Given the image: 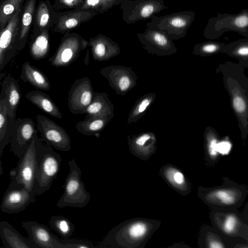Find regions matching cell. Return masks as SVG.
<instances>
[{"label": "cell", "mask_w": 248, "mask_h": 248, "mask_svg": "<svg viewBox=\"0 0 248 248\" xmlns=\"http://www.w3.org/2000/svg\"><path fill=\"white\" fill-rule=\"evenodd\" d=\"M120 5L122 19L127 24L150 19L168 7L164 0H124Z\"/></svg>", "instance_id": "12"}, {"label": "cell", "mask_w": 248, "mask_h": 248, "mask_svg": "<svg viewBox=\"0 0 248 248\" xmlns=\"http://www.w3.org/2000/svg\"><path fill=\"white\" fill-rule=\"evenodd\" d=\"M20 78L24 83L29 82L37 89L45 91L50 89V84L46 76L29 62L22 65Z\"/></svg>", "instance_id": "31"}, {"label": "cell", "mask_w": 248, "mask_h": 248, "mask_svg": "<svg viewBox=\"0 0 248 248\" xmlns=\"http://www.w3.org/2000/svg\"><path fill=\"white\" fill-rule=\"evenodd\" d=\"M0 85L4 92L9 115L16 119V110L21 95L18 82L10 74H8L3 78Z\"/></svg>", "instance_id": "28"}, {"label": "cell", "mask_w": 248, "mask_h": 248, "mask_svg": "<svg viewBox=\"0 0 248 248\" xmlns=\"http://www.w3.org/2000/svg\"><path fill=\"white\" fill-rule=\"evenodd\" d=\"M225 45L224 43L209 41L195 45L193 51L197 55L207 56L222 51Z\"/></svg>", "instance_id": "40"}, {"label": "cell", "mask_w": 248, "mask_h": 248, "mask_svg": "<svg viewBox=\"0 0 248 248\" xmlns=\"http://www.w3.org/2000/svg\"><path fill=\"white\" fill-rule=\"evenodd\" d=\"M223 184L213 187L199 186L197 196L212 208L238 209L244 202L248 194V186L238 184L227 177Z\"/></svg>", "instance_id": "2"}, {"label": "cell", "mask_w": 248, "mask_h": 248, "mask_svg": "<svg viewBox=\"0 0 248 248\" xmlns=\"http://www.w3.org/2000/svg\"><path fill=\"white\" fill-rule=\"evenodd\" d=\"M36 118L37 129L44 142L61 151L70 150L71 139L64 128L43 115L38 114Z\"/></svg>", "instance_id": "13"}, {"label": "cell", "mask_w": 248, "mask_h": 248, "mask_svg": "<svg viewBox=\"0 0 248 248\" xmlns=\"http://www.w3.org/2000/svg\"><path fill=\"white\" fill-rule=\"evenodd\" d=\"M3 173V169L2 166V162L0 157V177Z\"/></svg>", "instance_id": "45"}, {"label": "cell", "mask_w": 248, "mask_h": 248, "mask_svg": "<svg viewBox=\"0 0 248 248\" xmlns=\"http://www.w3.org/2000/svg\"><path fill=\"white\" fill-rule=\"evenodd\" d=\"M99 72L118 95H125L137 85V76L130 67L112 65L102 68Z\"/></svg>", "instance_id": "15"}, {"label": "cell", "mask_w": 248, "mask_h": 248, "mask_svg": "<svg viewBox=\"0 0 248 248\" xmlns=\"http://www.w3.org/2000/svg\"><path fill=\"white\" fill-rule=\"evenodd\" d=\"M124 0H84L80 8L91 10L98 15L106 12L114 6L119 5Z\"/></svg>", "instance_id": "38"}, {"label": "cell", "mask_w": 248, "mask_h": 248, "mask_svg": "<svg viewBox=\"0 0 248 248\" xmlns=\"http://www.w3.org/2000/svg\"><path fill=\"white\" fill-rule=\"evenodd\" d=\"M127 143L130 153L142 160H147L156 151V140L150 133L128 136Z\"/></svg>", "instance_id": "24"}, {"label": "cell", "mask_w": 248, "mask_h": 248, "mask_svg": "<svg viewBox=\"0 0 248 248\" xmlns=\"http://www.w3.org/2000/svg\"><path fill=\"white\" fill-rule=\"evenodd\" d=\"M58 12L54 9L49 0L40 1L35 11L31 38L34 37L43 30H52L57 21Z\"/></svg>", "instance_id": "21"}, {"label": "cell", "mask_w": 248, "mask_h": 248, "mask_svg": "<svg viewBox=\"0 0 248 248\" xmlns=\"http://www.w3.org/2000/svg\"><path fill=\"white\" fill-rule=\"evenodd\" d=\"M152 98L151 95H146L137 100L129 113L128 124H131L138 121L150 105Z\"/></svg>", "instance_id": "39"}, {"label": "cell", "mask_w": 248, "mask_h": 248, "mask_svg": "<svg viewBox=\"0 0 248 248\" xmlns=\"http://www.w3.org/2000/svg\"><path fill=\"white\" fill-rule=\"evenodd\" d=\"M26 98L45 112L54 117L62 119V115L50 97L39 91H30L25 95Z\"/></svg>", "instance_id": "29"}, {"label": "cell", "mask_w": 248, "mask_h": 248, "mask_svg": "<svg viewBox=\"0 0 248 248\" xmlns=\"http://www.w3.org/2000/svg\"><path fill=\"white\" fill-rule=\"evenodd\" d=\"M49 31L42 30L38 35L31 39L30 53L33 59L39 60L47 55L50 49Z\"/></svg>", "instance_id": "33"}, {"label": "cell", "mask_w": 248, "mask_h": 248, "mask_svg": "<svg viewBox=\"0 0 248 248\" xmlns=\"http://www.w3.org/2000/svg\"><path fill=\"white\" fill-rule=\"evenodd\" d=\"M90 78L87 77L76 79L68 93V107L73 114H85L87 107L92 102L94 94Z\"/></svg>", "instance_id": "16"}, {"label": "cell", "mask_w": 248, "mask_h": 248, "mask_svg": "<svg viewBox=\"0 0 248 248\" xmlns=\"http://www.w3.org/2000/svg\"><path fill=\"white\" fill-rule=\"evenodd\" d=\"M159 220L134 217L112 228L98 243L99 248H144L160 226Z\"/></svg>", "instance_id": "1"}, {"label": "cell", "mask_w": 248, "mask_h": 248, "mask_svg": "<svg viewBox=\"0 0 248 248\" xmlns=\"http://www.w3.org/2000/svg\"><path fill=\"white\" fill-rule=\"evenodd\" d=\"M234 31L248 38V9L236 14H220L210 18L204 28L203 36L207 39H218L223 33Z\"/></svg>", "instance_id": "7"}, {"label": "cell", "mask_w": 248, "mask_h": 248, "mask_svg": "<svg viewBox=\"0 0 248 248\" xmlns=\"http://www.w3.org/2000/svg\"><path fill=\"white\" fill-rule=\"evenodd\" d=\"M16 119L9 115L4 92L1 88L0 93V156L10 143Z\"/></svg>", "instance_id": "25"}, {"label": "cell", "mask_w": 248, "mask_h": 248, "mask_svg": "<svg viewBox=\"0 0 248 248\" xmlns=\"http://www.w3.org/2000/svg\"><path fill=\"white\" fill-rule=\"evenodd\" d=\"M195 17V14L191 11L177 12L162 16L154 15L146 26L164 32L171 40H178L186 35Z\"/></svg>", "instance_id": "8"}, {"label": "cell", "mask_w": 248, "mask_h": 248, "mask_svg": "<svg viewBox=\"0 0 248 248\" xmlns=\"http://www.w3.org/2000/svg\"><path fill=\"white\" fill-rule=\"evenodd\" d=\"M137 35L144 48L149 53L164 55L176 51L172 40L159 30L146 28L143 32Z\"/></svg>", "instance_id": "18"}, {"label": "cell", "mask_w": 248, "mask_h": 248, "mask_svg": "<svg viewBox=\"0 0 248 248\" xmlns=\"http://www.w3.org/2000/svg\"><path fill=\"white\" fill-rule=\"evenodd\" d=\"M232 106L238 114H243L247 110V104L244 99L239 96L232 98Z\"/></svg>", "instance_id": "42"}, {"label": "cell", "mask_w": 248, "mask_h": 248, "mask_svg": "<svg viewBox=\"0 0 248 248\" xmlns=\"http://www.w3.org/2000/svg\"><path fill=\"white\" fill-rule=\"evenodd\" d=\"M209 218L212 226L224 236L248 242V222L237 209L212 208Z\"/></svg>", "instance_id": "6"}, {"label": "cell", "mask_w": 248, "mask_h": 248, "mask_svg": "<svg viewBox=\"0 0 248 248\" xmlns=\"http://www.w3.org/2000/svg\"><path fill=\"white\" fill-rule=\"evenodd\" d=\"M222 52L240 60H247L248 55V38L245 37L226 45Z\"/></svg>", "instance_id": "37"}, {"label": "cell", "mask_w": 248, "mask_h": 248, "mask_svg": "<svg viewBox=\"0 0 248 248\" xmlns=\"http://www.w3.org/2000/svg\"><path fill=\"white\" fill-rule=\"evenodd\" d=\"M88 46L89 42L80 34L71 32L65 33L56 52L48 62L56 67H66L74 62Z\"/></svg>", "instance_id": "11"}, {"label": "cell", "mask_w": 248, "mask_h": 248, "mask_svg": "<svg viewBox=\"0 0 248 248\" xmlns=\"http://www.w3.org/2000/svg\"><path fill=\"white\" fill-rule=\"evenodd\" d=\"M25 0H0V31L3 30Z\"/></svg>", "instance_id": "35"}, {"label": "cell", "mask_w": 248, "mask_h": 248, "mask_svg": "<svg viewBox=\"0 0 248 248\" xmlns=\"http://www.w3.org/2000/svg\"><path fill=\"white\" fill-rule=\"evenodd\" d=\"M50 227L64 239H68L74 233L75 226L67 217L62 216L51 217L49 221Z\"/></svg>", "instance_id": "34"}, {"label": "cell", "mask_w": 248, "mask_h": 248, "mask_svg": "<svg viewBox=\"0 0 248 248\" xmlns=\"http://www.w3.org/2000/svg\"><path fill=\"white\" fill-rule=\"evenodd\" d=\"M98 14L89 9L77 8L65 12H59L57 21L52 31L62 34L71 32L92 19Z\"/></svg>", "instance_id": "20"}, {"label": "cell", "mask_w": 248, "mask_h": 248, "mask_svg": "<svg viewBox=\"0 0 248 248\" xmlns=\"http://www.w3.org/2000/svg\"><path fill=\"white\" fill-rule=\"evenodd\" d=\"M111 120L108 118L86 116L84 120L78 122L75 127L84 135H95L103 130Z\"/></svg>", "instance_id": "32"}, {"label": "cell", "mask_w": 248, "mask_h": 248, "mask_svg": "<svg viewBox=\"0 0 248 248\" xmlns=\"http://www.w3.org/2000/svg\"><path fill=\"white\" fill-rule=\"evenodd\" d=\"M36 4V0H26L23 7L18 47V52L25 47L28 40L31 27L33 23Z\"/></svg>", "instance_id": "30"}, {"label": "cell", "mask_w": 248, "mask_h": 248, "mask_svg": "<svg viewBox=\"0 0 248 248\" xmlns=\"http://www.w3.org/2000/svg\"><path fill=\"white\" fill-rule=\"evenodd\" d=\"M6 73L5 72L0 73V84L3 78L6 76Z\"/></svg>", "instance_id": "44"}, {"label": "cell", "mask_w": 248, "mask_h": 248, "mask_svg": "<svg viewBox=\"0 0 248 248\" xmlns=\"http://www.w3.org/2000/svg\"><path fill=\"white\" fill-rule=\"evenodd\" d=\"M158 172L164 181L178 194L186 196L191 192L190 182L178 167L170 163L166 164L159 169Z\"/></svg>", "instance_id": "23"}, {"label": "cell", "mask_w": 248, "mask_h": 248, "mask_svg": "<svg viewBox=\"0 0 248 248\" xmlns=\"http://www.w3.org/2000/svg\"><path fill=\"white\" fill-rule=\"evenodd\" d=\"M61 162V155L45 142L31 191L33 195H40L49 189L57 176Z\"/></svg>", "instance_id": "9"}, {"label": "cell", "mask_w": 248, "mask_h": 248, "mask_svg": "<svg viewBox=\"0 0 248 248\" xmlns=\"http://www.w3.org/2000/svg\"><path fill=\"white\" fill-rule=\"evenodd\" d=\"M23 6L19 7L5 27L0 31V70L18 51Z\"/></svg>", "instance_id": "10"}, {"label": "cell", "mask_w": 248, "mask_h": 248, "mask_svg": "<svg viewBox=\"0 0 248 248\" xmlns=\"http://www.w3.org/2000/svg\"><path fill=\"white\" fill-rule=\"evenodd\" d=\"M35 196L24 185L11 179L3 195L0 205V210L3 213L10 214L18 213L35 202Z\"/></svg>", "instance_id": "14"}, {"label": "cell", "mask_w": 248, "mask_h": 248, "mask_svg": "<svg viewBox=\"0 0 248 248\" xmlns=\"http://www.w3.org/2000/svg\"><path fill=\"white\" fill-rule=\"evenodd\" d=\"M115 108L104 92H94L92 102L85 111L87 116L108 118L112 119L114 116Z\"/></svg>", "instance_id": "27"}, {"label": "cell", "mask_w": 248, "mask_h": 248, "mask_svg": "<svg viewBox=\"0 0 248 248\" xmlns=\"http://www.w3.org/2000/svg\"><path fill=\"white\" fill-rule=\"evenodd\" d=\"M35 124L30 118H18L16 120L10 141L11 151L19 159L28 148L37 133Z\"/></svg>", "instance_id": "17"}, {"label": "cell", "mask_w": 248, "mask_h": 248, "mask_svg": "<svg viewBox=\"0 0 248 248\" xmlns=\"http://www.w3.org/2000/svg\"><path fill=\"white\" fill-rule=\"evenodd\" d=\"M217 139L214 135H208L205 143V160L208 167H214L218 161L220 155L218 152Z\"/></svg>", "instance_id": "36"}, {"label": "cell", "mask_w": 248, "mask_h": 248, "mask_svg": "<svg viewBox=\"0 0 248 248\" xmlns=\"http://www.w3.org/2000/svg\"><path fill=\"white\" fill-rule=\"evenodd\" d=\"M84 0H54L52 4L54 9L59 12L63 9H75L80 8Z\"/></svg>", "instance_id": "41"}, {"label": "cell", "mask_w": 248, "mask_h": 248, "mask_svg": "<svg viewBox=\"0 0 248 248\" xmlns=\"http://www.w3.org/2000/svg\"><path fill=\"white\" fill-rule=\"evenodd\" d=\"M35 133L25 152L19 159L16 167L11 170L10 179L24 185L32 191L45 142Z\"/></svg>", "instance_id": "3"}, {"label": "cell", "mask_w": 248, "mask_h": 248, "mask_svg": "<svg viewBox=\"0 0 248 248\" xmlns=\"http://www.w3.org/2000/svg\"><path fill=\"white\" fill-rule=\"evenodd\" d=\"M69 172L62 186L63 193L57 203V206L83 208L88 204L91 193L88 191L81 180V170L76 160L72 159L68 163Z\"/></svg>", "instance_id": "5"}, {"label": "cell", "mask_w": 248, "mask_h": 248, "mask_svg": "<svg viewBox=\"0 0 248 248\" xmlns=\"http://www.w3.org/2000/svg\"><path fill=\"white\" fill-rule=\"evenodd\" d=\"M170 248H189V247L186 245L183 244H175L174 245H172L170 247Z\"/></svg>", "instance_id": "43"}, {"label": "cell", "mask_w": 248, "mask_h": 248, "mask_svg": "<svg viewBox=\"0 0 248 248\" xmlns=\"http://www.w3.org/2000/svg\"><path fill=\"white\" fill-rule=\"evenodd\" d=\"M89 46L91 48L94 61H106L120 54L119 44L104 34H99L91 37Z\"/></svg>", "instance_id": "22"}, {"label": "cell", "mask_w": 248, "mask_h": 248, "mask_svg": "<svg viewBox=\"0 0 248 248\" xmlns=\"http://www.w3.org/2000/svg\"><path fill=\"white\" fill-rule=\"evenodd\" d=\"M248 242L242 238H230L214 227L203 225L200 229L198 246L201 248H248Z\"/></svg>", "instance_id": "19"}, {"label": "cell", "mask_w": 248, "mask_h": 248, "mask_svg": "<svg viewBox=\"0 0 248 248\" xmlns=\"http://www.w3.org/2000/svg\"><path fill=\"white\" fill-rule=\"evenodd\" d=\"M0 238L5 248H37L31 241L22 236L6 221L0 222Z\"/></svg>", "instance_id": "26"}, {"label": "cell", "mask_w": 248, "mask_h": 248, "mask_svg": "<svg viewBox=\"0 0 248 248\" xmlns=\"http://www.w3.org/2000/svg\"><path fill=\"white\" fill-rule=\"evenodd\" d=\"M22 226L28 238L37 248H95L92 242L78 239H61L45 225L35 221H25Z\"/></svg>", "instance_id": "4"}]
</instances>
